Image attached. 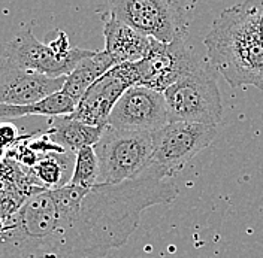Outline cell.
Wrapping results in <instances>:
<instances>
[{
  "mask_svg": "<svg viewBox=\"0 0 263 258\" xmlns=\"http://www.w3.org/2000/svg\"><path fill=\"white\" fill-rule=\"evenodd\" d=\"M247 3H248L251 15L254 18V23L263 36V0L262 2H247Z\"/></svg>",
  "mask_w": 263,
  "mask_h": 258,
  "instance_id": "obj_19",
  "label": "cell"
},
{
  "mask_svg": "<svg viewBox=\"0 0 263 258\" xmlns=\"http://www.w3.org/2000/svg\"><path fill=\"white\" fill-rule=\"evenodd\" d=\"M99 162L93 146H85L75 155V167L70 185L81 188H93L99 185Z\"/></svg>",
  "mask_w": 263,
  "mask_h": 258,
  "instance_id": "obj_17",
  "label": "cell"
},
{
  "mask_svg": "<svg viewBox=\"0 0 263 258\" xmlns=\"http://www.w3.org/2000/svg\"><path fill=\"white\" fill-rule=\"evenodd\" d=\"M135 85H139L136 63L114 66L88 88L70 116L91 127H106L120 97Z\"/></svg>",
  "mask_w": 263,
  "mask_h": 258,
  "instance_id": "obj_8",
  "label": "cell"
},
{
  "mask_svg": "<svg viewBox=\"0 0 263 258\" xmlns=\"http://www.w3.org/2000/svg\"><path fill=\"white\" fill-rule=\"evenodd\" d=\"M114 66H117L115 62L106 51H96L93 55L84 58L73 72L66 76L62 91L78 103L88 88Z\"/></svg>",
  "mask_w": 263,
  "mask_h": 258,
  "instance_id": "obj_14",
  "label": "cell"
},
{
  "mask_svg": "<svg viewBox=\"0 0 263 258\" xmlns=\"http://www.w3.org/2000/svg\"><path fill=\"white\" fill-rule=\"evenodd\" d=\"M203 44L211 65L232 87L263 90V36L247 2L224 9Z\"/></svg>",
  "mask_w": 263,
  "mask_h": 258,
  "instance_id": "obj_2",
  "label": "cell"
},
{
  "mask_svg": "<svg viewBox=\"0 0 263 258\" xmlns=\"http://www.w3.org/2000/svg\"><path fill=\"white\" fill-rule=\"evenodd\" d=\"M178 194L175 181L153 164L118 185L41 191L0 218V258L106 257L127 243L145 210Z\"/></svg>",
  "mask_w": 263,
  "mask_h": 258,
  "instance_id": "obj_1",
  "label": "cell"
},
{
  "mask_svg": "<svg viewBox=\"0 0 263 258\" xmlns=\"http://www.w3.org/2000/svg\"><path fill=\"white\" fill-rule=\"evenodd\" d=\"M215 136V126L167 123L163 129L154 133L156 146L151 164L174 179L187 163L213 144Z\"/></svg>",
  "mask_w": 263,
  "mask_h": 258,
  "instance_id": "obj_6",
  "label": "cell"
},
{
  "mask_svg": "<svg viewBox=\"0 0 263 258\" xmlns=\"http://www.w3.org/2000/svg\"><path fill=\"white\" fill-rule=\"evenodd\" d=\"M105 49L115 65L136 63L144 60L151 49V39L133 30L114 15L103 16Z\"/></svg>",
  "mask_w": 263,
  "mask_h": 258,
  "instance_id": "obj_12",
  "label": "cell"
},
{
  "mask_svg": "<svg viewBox=\"0 0 263 258\" xmlns=\"http://www.w3.org/2000/svg\"><path fill=\"white\" fill-rule=\"evenodd\" d=\"M167 123L163 93L144 85H135L120 97L106 126L127 131L157 133Z\"/></svg>",
  "mask_w": 263,
  "mask_h": 258,
  "instance_id": "obj_9",
  "label": "cell"
},
{
  "mask_svg": "<svg viewBox=\"0 0 263 258\" xmlns=\"http://www.w3.org/2000/svg\"><path fill=\"white\" fill-rule=\"evenodd\" d=\"M96 51L72 48L66 54H59L45 42H39L32 29L20 32L6 45L5 57L11 65L45 75L49 78L69 76L84 58L93 55Z\"/></svg>",
  "mask_w": 263,
  "mask_h": 258,
  "instance_id": "obj_7",
  "label": "cell"
},
{
  "mask_svg": "<svg viewBox=\"0 0 263 258\" xmlns=\"http://www.w3.org/2000/svg\"><path fill=\"white\" fill-rule=\"evenodd\" d=\"M21 137L18 136V129L11 123H0V145L12 148Z\"/></svg>",
  "mask_w": 263,
  "mask_h": 258,
  "instance_id": "obj_18",
  "label": "cell"
},
{
  "mask_svg": "<svg viewBox=\"0 0 263 258\" xmlns=\"http://www.w3.org/2000/svg\"><path fill=\"white\" fill-rule=\"evenodd\" d=\"M197 65V58L185 47V39H177L172 44H162L151 39L148 55L144 60L136 62L139 85L163 93Z\"/></svg>",
  "mask_w": 263,
  "mask_h": 258,
  "instance_id": "obj_10",
  "label": "cell"
},
{
  "mask_svg": "<svg viewBox=\"0 0 263 258\" xmlns=\"http://www.w3.org/2000/svg\"><path fill=\"white\" fill-rule=\"evenodd\" d=\"M154 133L117 130L106 126L95 148L100 185H118L141 176L153 162Z\"/></svg>",
  "mask_w": 263,
  "mask_h": 258,
  "instance_id": "obj_3",
  "label": "cell"
},
{
  "mask_svg": "<svg viewBox=\"0 0 263 258\" xmlns=\"http://www.w3.org/2000/svg\"><path fill=\"white\" fill-rule=\"evenodd\" d=\"M167 121L215 126L223 118V102L215 78L200 63L163 91Z\"/></svg>",
  "mask_w": 263,
  "mask_h": 258,
  "instance_id": "obj_4",
  "label": "cell"
},
{
  "mask_svg": "<svg viewBox=\"0 0 263 258\" xmlns=\"http://www.w3.org/2000/svg\"><path fill=\"white\" fill-rule=\"evenodd\" d=\"M133 30L162 44L189 36L187 3L172 0H121L108 3V12Z\"/></svg>",
  "mask_w": 263,
  "mask_h": 258,
  "instance_id": "obj_5",
  "label": "cell"
},
{
  "mask_svg": "<svg viewBox=\"0 0 263 258\" xmlns=\"http://www.w3.org/2000/svg\"><path fill=\"white\" fill-rule=\"evenodd\" d=\"M66 76L49 78L5 62L0 66V105L24 106L63 90Z\"/></svg>",
  "mask_w": 263,
  "mask_h": 258,
  "instance_id": "obj_11",
  "label": "cell"
},
{
  "mask_svg": "<svg viewBox=\"0 0 263 258\" xmlns=\"http://www.w3.org/2000/svg\"><path fill=\"white\" fill-rule=\"evenodd\" d=\"M77 102L66 96L63 91H59L52 96L47 97L42 102L24 105V106H11V105H0V123H9L11 120L23 118L27 115H42V116H63L72 115L77 109Z\"/></svg>",
  "mask_w": 263,
  "mask_h": 258,
  "instance_id": "obj_15",
  "label": "cell"
},
{
  "mask_svg": "<svg viewBox=\"0 0 263 258\" xmlns=\"http://www.w3.org/2000/svg\"><path fill=\"white\" fill-rule=\"evenodd\" d=\"M6 154H8L6 148L3 145H0V162H3V160L6 158Z\"/></svg>",
  "mask_w": 263,
  "mask_h": 258,
  "instance_id": "obj_20",
  "label": "cell"
},
{
  "mask_svg": "<svg viewBox=\"0 0 263 258\" xmlns=\"http://www.w3.org/2000/svg\"><path fill=\"white\" fill-rule=\"evenodd\" d=\"M105 127H91L70 115L49 118L48 137L70 154H77L85 146H95L99 142Z\"/></svg>",
  "mask_w": 263,
  "mask_h": 258,
  "instance_id": "obj_13",
  "label": "cell"
},
{
  "mask_svg": "<svg viewBox=\"0 0 263 258\" xmlns=\"http://www.w3.org/2000/svg\"><path fill=\"white\" fill-rule=\"evenodd\" d=\"M73 155L77 154H70V152L49 154L39 158V162L30 170L47 190H59L70 184L73 167H75Z\"/></svg>",
  "mask_w": 263,
  "mask_h": 258,
  "instance_id": "obj_16",
  "label": "cell"
}]
</instances>
